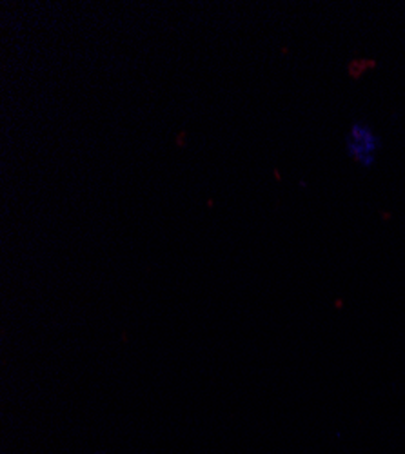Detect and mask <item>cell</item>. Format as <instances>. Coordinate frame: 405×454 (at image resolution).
Masks as SVG:
<instances>
[{
	"label": "cell",
	"instance_id": "1",
	"mask_svg": "<svg viewBox=\"0 0 405 454\" xmlns=\"http://www.w3.org/2000/svg\"><path fill=\"white\" fill-rule=\"evenodd\" d=\"M383 142L378 131L367 120L351 122L345 133V155L362 169H372L378 162Z\"/></svg>",
	"mask_w": 405,
	"mask_h": 454
}]
</instances>
